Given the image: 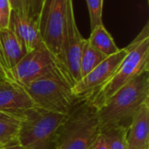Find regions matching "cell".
Returning <instances> with one entry per match:
<instances>
[{"label":"cell","mask_w":149,"mask_h":149,"mask_svg":"<svg viewBox=\"0 0 149 149\" xmlns=\"http://www.w3.org/2000/svg\"><path fill=\"white\" fill-rule=\"evenodd\" d=\"M126 48L127 53L112 77L87 98H85L97 109L125 85L149 71L148 22Z\"/></svg>","instance_id":"6da1fadb"},{"label":"cell","mask_w":149,"mask_h":149,"mask_svg":"<svg viewBox=\"0 0 149 149\" xmlns=\"http://www.w3.org/2000/svg\"><path fill=\"white\" fill-rule=\"evenodd\" d=\"M148 100L149 71L125 85L97 109L100 130L117 126L128 127L135 112Z\"/></svg>","instance_id":"7a4b0ae2"},{"label":"cell","mask_w":149,"mask_h":149,"mask_svg":"<svg viewBox=\"0 0 149 149\" xmlns=\"http://www.w3.org/2000/svg\"><path fill=\"white\" fill-rule=\"evenodd\" d=\"M67 114L34 107L19 117L17 141L24 149H57L60 126Z\"/></svg>","instance_id":"3957f363"},{"label":"cell","mask_w":149,"mask_h":149,"mask_svg":"<svg viewBox=\"0 0 149 149\" xmlns=\"http://www.w3.org/2000/svg\"><path fill=\"white\" fill-rule=\"evenodd\" d=\"M100 134L97 108L86 99H81L59 127L57 149H88Z\"/></svg>","instance_id":"277c9868"},{"label":"cell","mask_w":149,"mask_h":149,"mask_svg":"<svg viewBox=\"0 0 149 149\" xmlns=\"http://www.w3.org/2000/svg\"><path fill=\"white\" fill-rule=\"evenodd\" d=\"M22 86L36 107L54 113L68 114L79 100L73 96L71 84L58 65L49 73Z\"/></svg>","instance_id":"5b68a950"},{"label":"cell","mask_w":149,"mask_h":149,"mask_svg":"<svg viewBox=\"0 0 149 149\" xmlns=\"http://www.w3.org/2000/svg\"><path fill=\"white\" fill-rule=\"evenodd\" d=\"M86 40L81 36L76 24L73 2L72 0H69L61 51L57 58V65L71 84L72 87L81 79L80 58Z\"/></svg>","instance_id":"8992f818"},{"label":"cell","mask_w":149,"mask_h":149,"mask_svg":"<svg viewBox=\"0 0 149 149\" xmlns=\"http://www.w3.org/2000/svg\"><path fill=\"white\" fill-rule=\"evenodd\" d=\"M69 0H45L38 22L45 46L57 58L61 51Z\"/></svg>","instance_id":"52a82bcc"},{"label":"cell","mask_w":149,"mask_h":149,"mask_svg":"<svg viewBox=\"0 0 149 149\" xmlns=\"http://www.w3.org/2000/svg\"><path fill=\"white\" fill-rule=\"evenodd\" d=\"M57 65V58L45 45L27 52L22 59L9 70V77L21 86H25L52 72Z\"/></svg>","instance_id":"ba28073f"},{"label":"cell","mask_w":149,"mask_h":149,"mask_svg":"<svg viewBox=\"0 0 149 149\" xmlns=\"http://www.w3.org/2000/svg\"><path fill=\"white\" fill-rule=\"evenodd\" d=\"M127 53V50L125 47L120 49L118 52L107 57L100 64L86 76L82 77L72 87L73 96L78 100L87 98L112 77Z\"/></svg>","instance_id":"9c48e42d"},{"label":"cell","mask_w":149,"mask_h":149,"mask_svg":"<svg viewBox=\"0 0 149 149\" xmlns=\"http://www.w3.org/2000/svg\"><path fill=\"white\" fill-rule=\"evenodd\" d=\"M36 107L26 90L10 79L0 80V113L19 117L24 111Z\"/></svg>","instance_id":"30bf717a"},{"label":"cell","mask_w":149,"mask_h":149,"mask_svg":"<svg viewBox=\"0 0 149 149\" xmlns=\"http://www.w3.org/2000/svg\"><path fill=\"white\" fill-rule=\"evenodd\" d=\"M8 27L17 36L26 53L44 45L38 25L26 14L11 10Z\"/></svg>","instance_id":"8fae6325"},{"label":"cell","mask_w":149,"mask_h":149,"mask_svg":"<svg viewBox=\"0 0 149 149\" xmlns=\"http://www.w3.org/2000/svg\"><path fill=\"white\" fill-rule=\"evenodd\" d=\"M128 149L149 148V100L135 112L127 128Z\"/></svg>","instance_id":"7c38bea8"},{"label":"cell","mask_w":149,"mask_h":149,"mask_svg":"<svg viewBox=\"0 0 149 149\" xmlns=\"http://www.w3.org/2000/svg\"><path fill=\"white\" fill-rule=\"evenodd\" d=\"M0 48L8 73L9 70L14 67L26 54L20 41L9 27L0 29Z\"/></svg>","instance_id":"4fadbf2b"},{"label":"cell","mask_w":149,"mask_h":149,"mask_svg":"<svg viewBox=\"0 0 149 149\" xmlns=\"http://www.w3.org/2000/svg\"><path fill=\"white\" fill-rule=\"evenodd\" d=\"M89 43L103 53L105 56H111L120 51L111 34L105 28L104 24H100L91 31V35L87 39Z\"/></svg>","instance_id":"5bb4252c"},{"label":"cell","mask_w":149,"mask_h":149,"mask_svg":"<svg viewBox=\"0 0 149 149\" xmlns=\"http://www.w3.org/2000/svg\"><path fill=\"white\" fill-rule=\"evenodd\" d=\"M107 56L94 48L86 39L82 49L80 58V74L81 78L89 73L93 68L100 64Z\"/></svg>","instance_id":"9a60e30c"},{"label":"cell","mask_w":149,"mask_h":149,"mask_svg":"<svg viewBox=\"0 0 149 149\" xmlns=\"http://www.w3.org/2000/svg\"><path fill=\"white\" fill-rule=\"evenodd\" d=\"M127 128L123 126H117L100 130L108 149H128L127 141Z\"/></svg>","instance_id":"2e32d148"},{"label":"cell","mask_w":149,"mask_h":149,"mask_svg":"<svg viewBox=\"0 0 149 149\" xmlns=\"http://www.w3.org/2000/svg\"><path fill=\"white\" fill-rule=\"evenodd\" d=\"M19 119L15 116L0 118V149L17 141Z\"/></svg>","instance_id":"e0dca14e"},{"label":"cell","mask_w":149,"mask_h":149,"mask_svg":"<svg viewBox=\"0 0 149 149\" xmlns=\"http://www.w3.org/2000/svg\"><path fill=\"white\" fill-rule=\"evenodd\" d=\"M103 1L104 0H86L89 16L91 31L96 26L102 24V11H103Z\"/></svg>","instance_id":"ac0fdd59"},{"label":"cell","mask_w":149,"mask_h":149,"mask_svg":"<svg viewBox=\"0 0 149 149\" xmlns=\"http://www.w3.org/2000/svg\"><path fill=\"white\" fill-rule=\"evenodd\" d=\"M44 2L45 0H27L28 17L38 25Z\"/></svg>","instance_id":"d6986e66"},{"label":"cell","mask_w":149,"mask_h":149,"mask_svg":"<svg viewBox=\"0 0 149 149\" xmlns=\"http://www.w3.org/2000/svg\"><path fill=\"white\" fill-rule=\"evenodd\" d=\"M11 7L9 0H0V29L9 26Z\"/></svg>","instance_id":"ffe728a7"},{"label":"cell","mask_w":149,"mask_h":149,"mask_svg":"<svg viewBox=\"0 0 149 149\" xmlns=\"http://www.w3.org/2000/svg\"><path fill=\"white\" fill-rule=\"evenodd\" d=\"M9 1L10 3L11 10L28 15L27 0H9Z\"/></svg>","instance_id":"44dd1931"},{"label":"cell","mask_w":149,"mask_h":149,"mask_svg":"<svg viewBox=\"0 0 149 149\" xmlns=\"http://www.w3.org/2000/svg\"><path fill=\"white\" fill-rule=\"evenodd\" d=\"M88 149H108V147L105 142V140L101 135V134H100V135L97 137V139L94 141V142L90 146Z\"/></svg>","instance_id":"7402d4cb"},{"label":"cell","mask_w":149,"mask_h":149,"mask_svg":"<svg viewBox=\"0 0 149 149\" xmlns=\"http://www.w3.org/2000/svg\"><path fill=\"white\" fill-rule=\"evenodd\" d=\"M5 79H10L8 72L3 67V65L0 64V80Z\"/></svg>","instance_id":"603a6c76"},{"label":"cell","mask_w":149,"mask_h":149,"mask_svg":"<svg viewBox=\"0 0 149 149\" xmlns=\"http://www.w3.org/2000/svg\"><path fill=\"white\" fill-rule=\"evenodd\" d=\"M3 149H24V148H23L18 144L17 141H14V142L10 143V145L6 146V147H5Z\"/></svg>","instance_id":"cb8c5ba5"},{"label":"cell","mask_w":149,"mask_h":149,"mask_svg":"<svg viewBox=\"0 0 149 149\" xmlns=\"http://www.w3.org/2000/svg\"><path fill=\"white\" fill-rule=\"evenodd\" d=\"M0 64L3 65V67L7 71L6 69V66H5V63H4V60H3V54H2V52H1V48H0ZM8 72V71H7Z\"/></svg>","instance_id":"d4e9b609"},{"label":"cell","mask_w":149,"mask_h":149,"mask_svg":"<svg viewBox=\"0 0 149 149\" xmlns=\"http://www.w3.org/2000/svg\"><path fill=\"white\" fill-rule=\"evenodd\" d=\"M6 116H10V115H7V114H3V113H0V118L6 117Z\"/></svg>","instance_id":"484cf974"},{"label":"cell","mask_w":149,"mask_h":149,"mask_svg":"<svg viewBox=\"0 0 149 149\" xmlns=\"http://www.w3.org/2000/svg\"><path fill=\"white\" fill-rule=\"evenodd\" d=\"M140 149H149V148H140Z\"/></svg>","instance_id":"4316f807"}]
</instances>
